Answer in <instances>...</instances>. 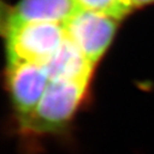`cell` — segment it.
<instances>
[{
  "mask_svg": "<svg viewBox=\"0 0 154 154\" xmlns=\"http://www.w3.org/2000/svg\"><path fill=\"white\" fill-rule=\"evenodd\" d=\"M76 10L74 0H19L8 10L3 28L27 23L63 24Z\"/></svg>",
  "mask_w": 154,
  "mask_h": 154,
  "instance_id": "5b68a950",
  "label": "cell"
},
{
  "mask_svg": "<svg viewBox=\"0 0 154 154\" xmlns=\"http://www.w3.org/2000/svg\"><path fill=\"white\" fill-rule=\"evenodd\" d=\"M134 5V8H140V7H143V5H150V3H153L154 0H131Z\"/></svg>",
  "mask_w": 154,
  "mask_h": 154,
  "instance_id": "ba28073f",
  "label": "cell"
},
{
  "mask_svg": "<svg viewBox=\"0 0 154 154\" xmlns=\"http://www.w3.org/2000/svg\"><path fill=\"white\" fill-rule=\"evenodd\" d=\"M7 80L17 124L35 108L51 79L45 65L8 61Z\"/></svg>",
  "mask_w": 154,
  "mask_h": 154,
  "instance_id": "277c9868",
  "label": "cell"
},
{
  "mask_svg": "<svg viewBox=\"0 0 154 154\" xmlns=\"http://www.w3.org/2000/svg\"><path fill=\"white\" fill-rule=\"evenodd\" d=\"M94 66L66 36L55 55L45 64L51 80L88 82L91 79Z\"/></svg>",
  "mask_w": 154,
  "mask_h": 154,
  "instance_id": "8992f818",
  "label": "cell"
},
{
  "mask_svg": "<svg viewBox=\"0 0 154 154\" xmlns=\"http://www.w3.org/2000/svg\"><path fill=\"white\" fill-rule=\"evenodd\" d=\"M74 2L77 9L99 12L118 20L128 16L135 9L131 0H74Z\"/></svg>",
  "mask_w": 154,
  "mask_h": 154,
  "instance_id": "52a82bcc",
  "label": "cell"
},
{
  "mask_svg": "<svg viewBox=\"0 0 154 154\" xmlns=\"http://www.w3.org/2000/svg\"><path fill=\"white\" fill-rule=\"evenodd\" d=\"M8 61L45 65L65 38L63 24L27 23L5 28Z\"/></svg>",
  "mask_w": 154,
  "mask_h": 154,
  "instance_id": "7a4b0ae2",
  "label": "cell"
},
{
  "mask_svg": "<svg viewBox=\"0 0 154 154\" xmlns=\"http://www.w3.org/2000/svg\"><path fill=\"white\" fill-rule=\"evenodd\" d=\"M118 19L89 10L77 9L63 23L65 36L93 65L101 60L117 31Z\"/></svg>",
  "mask_w": 154,
  "mask_h": 154,
  "instance_id": "3957f363",
  "label": "cell"
},
{
  "mask_svg": "<svg viewBox=\"0 0 154 154\" xmlns=\"http://www.w3.org/2000/svg\"><path fill=\"white\" fill-rule=\"evenodd\" d=\"M88 82L51 80L35 108L17 123L20 154H38L40 140L61 137L69 133L78 109L86 97Z\"/></svg>",
  "mask_w": 154,
  "mask_h": 154,
  "instance_id": "6da1fadb",
  "label": "cell"
}]
</instances>
